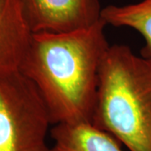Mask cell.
Segmentation results:
<instances>
[{"instance_id": "5", "label": "cell", "mask_w": 151, "mask_h": 151, "mask_svg": "<svg viewBox=\"0 0 151 151\" xmlns=\"http://www.w3.org/2000/svg\"><path fill=\"white\" fill-rule=\"evenodd\" d=\"M32 36L22 0H0V74L20 70Z\"/></svg>"}, {"instance_id": "2", "label": "cell", "mask_w": 151, "mask_h": 151, "mask_svg": "<svg viewBox=\"0 0 151 151\" xmlns=\"http://www.w3.org/2000/svg\"><path fill=\"white\" fill-rule=\"evenodd\" d=\"M92 124L129 151H151V58L126 45L103 60Z\"/></svg>"}, {"instance_id": "4", "label": "cell", "mask_w": 151, "mask_h": 151, "mask_svg": "<svg viewBox=\"0 0 151 151\" xmlns=\"http://www.w3.org/2000/svg\"><path fill=\"white\" fill-rule=\"evenodd\" d=\"M33 33H69L92 27L99 22L98 0H22Z\"/></svg>"}, {"instance_id": "3", "label": "cell", "mask_w": 151, "mask_h": 151, "mask_svg": "<svg viewBox=\"0 0 151 151\" xmlns=\"http://www.w3.org/2000/svg\"><path fill=\"white\" fill-rule=\"evenodd\" d=\"M48 108L20 70L0 74V151H49Z\"/></svg>"}, {"instance_id": "1", "label": "cell", "mask_w": 151, "mask_h": 151, "mask_svg": "<svg viewBox=\"0 0 151 151\" xmlns=\"http://www.w3.org/2000/svg\"><path fill=\"white\" fill-rule=\"evenodd\" d=\"M101 19L69 33H33L20 71L36 86L52 125L92 124L100 68L110 45Z\"/></svg>"}, {"instance_id": "7", "label": "cell", "mask_w": 151, "mask_h": 151, "mask_svg": "<svg viewBox=\"0 0 151 151\" xmlns=\"http://www.w3.org/2000/svg\"><path fill=\"white\" fill-rule=\"evenodd\" d=\"M101 18L106 24L138 31L145 40L141 55L151 58V0L128 5H108L103 8Z\"/></svg>"}, {"instance_id": "6", "label": "cell", "mask_w": 151, "mask_h": 151, "mask_svg": "<svg viewBox=\"0 0 151 151\" xmlns=\"http://www.w3.org/2000/svg\"><path fill=\"white\" fill-rule=\"evenodd\" d=\"M49 151H123L119 141L93 124H56Z\"/></svg>"}]
</instances>
